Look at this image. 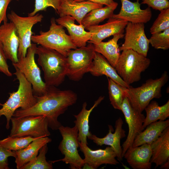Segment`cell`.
<instances>
[{"mask_svg": "<svg viewBox=\"0 0 169 169\" xmlns=\"http://www.w3.org/2000/svg\"><path fill=\"white\" fill-rule=\"evenodd\" d=\"M36 96L37 101L34 105L26 109H17L13 117L44 115L47 118L49 127L53 130H58L62 125L58 120V117L77 100V95L73 91L60 90L55 86H49L45 94Z\"/></svg>", "mask_w": 169, "mask_h": 169, "instance_id": "cell-1", "label": "cell"}, {"mask_svg": "<svg viewBox=\"0 0 169 169\" xmlns=\"http://www.w3.org/2000/svg\"><path fill=\"white\" fill-rule=\"evenodd\" d=\"M35 54L38 56V63L43 71L46 85L57 87L61 84L67 76L66 57L54 50L41 45L37 47Z\"/></svg>", "mask_w": 169, "mask_h": 169, "instance_id": "cell-2", "label": "cell"}, {"mask_svg": "<svg viewBox=\"0 0 169 169\" xmlns=\"http://www.w3.org/2000/svg\"><path fill=\"white\" fill-rule=\"evenodd\" d=\"M14 74L19 82L17 90L9 93L10 96L0 109V117L4 115L6 118V128H10V122L15 111L20 108L25 109L34 105L37 101L31 83L24 75L18 69L15 68Z\"/></svg>", "mask_w": 169, "mask_h": 169, "instance_id": "cell-3", "label": "cell"}, {"mask_svg": "<svg viewBox=\"0 0 169 169\" xmlns=\"http://www.w3.org/2000/svg\"><path fill=\"white\" fill-rule=\"evenodd\" d=\"M168 78L167 72L165 71L160 78L148 79L140 87H123L125 96L134 108L142 112L152 99L161 97V88Z\"/></svg>", "mask_w": 169, "mask_h": 169, "instance_id": "cell-4", "label": "cell"}, {"mask_svg": "<svg viewBox=\"0 0 169 169\" xmlns=\"http://www.w3.org/2000/svg\"><path fill=\"white\" fill-rule=\"evenodd\" d=\"M150 59L131 49L122 51L115 68L123 81L129 85L141 79V75L149 66Z\"/></svg>", "mask_w": 169, "mask_h": 169, "instance_id": "cell-5", "label": "cell"}, {"mask_svg": "<svg viewBox=\"0 0 169 169\" xmlns=\"http://www.w3.org/2000/svg\"><path fill=\"white\" fill-rule=\"evenodd\" d=\"M31 40L34 44L54 50L66 57L70 50L77 48L70 36L66 33L64 27L57 24L54 18L51 19L49 30L41 31L39 34L33 35Z\"/></svg>", "mask_w": 169, "mask_h": 169, "instance_id": "cell-6", "label": "cell"}, {"mask_svg": "<svg viewBox=\"0 0 169 169\" xmlns=\"http://www.w3.org/2000/svg\"><path fill=\"white\" fill-rule=\"evenodd\" d=\"M58 130L62 137L58 148L64 155V157L58 160L50 161L53 163L61 161L69 164V168L71 169H82L84 162L78 153L79 141L77 127L75 125L70 127L61 125Z\"/></svg>", "mask_w": 169, "mask_h": 169, "instance_id": "cell-7", "label": "cell"}, {"mask_svg": "<svg viewBox=\"0 0 169 169\" xmlns=\"http://www.w3.org/2000/svg\"><path fill=\"white\" fill-rule=\"evenodd\" d=\"M95 52L94 45L91 43L69 51L66 56L67 76L70 80L79 81L89 72Z\"/></svg>", "mask_w": 169, "mask_h": 169, "instance_id": "cell-8", "label": "cell"}, {"mask_svg": "<svg viewBox=\"0 0 169 169\" xmlns=\"http://www.w3.org/2000/svg\"><path fill=\"white\" fill-rule=\"evenodd\" d=\"M37 47L36 44H32L27 50L25 56L18 58V61L12 64L31 83L34 95L40 96L46 93L49 87L43 81L40 69L35 61Z\"/></svg>", "mask_w": 169, "mask_h": 169, "instance_id": "cell-9", "label": "cell"}, {"mask_svg": "<svg viewBox=\"0 0 169 169\" xmlns=\"http://www.w3.org/2000/svg\"><path fill=\"white\" fill-rule=\"evenodd\" d=\"M10 120L12 126L10 136L38 138L50 135L45 116L32 115L19 118L12 117Z\"/></svg>", "mask_w": 169, "mask_h": 169, "instance_id": "cell-10", "label": "cell"}, {"mask_svg": "<svg viewBox=\"0 0 169 169\" xmlns=\"http://www.w3.org/2000/svg\"><path fill=\"white\" fill-rule=\"evenodd\" d=\"M7 17L14 25L19 39L18 58L25 57L28 49L32 44L31 38L33 34L32 28L34 25L41 22L44 16L37 13L33 16L22 17L11 11L8 14Z\"/></svg>", "mask_w": 169, "mask_h": 169, "instance_id": "cell-11", "label": "cell"}, {"mask_svg": "<svg viewBox=\"0 0 169 169\" xmlns=\"http://www.w3.org/2000/svg\"><path fill=\"white\" fill-rule=\"evenodd\" d=\"M145 28L144 23L128 22L125 28V41L119 47L120 51L131 49L146 57L150 43Z\"/></svg>", "mask_w": 169, "mask_h": 169, "instance_id": "cell-12", "label": "cell"}, {"mask_svg": "<svg viewBox=\"0 0 169 169\" xmlns=\"http://www.w3.org/2000/svg\"><path fill=\"white\" fill-rule=\"evenodd\" d=\"M128 127V133L125 141L122 146V156L127 150L132 147L134 140L144 129L143 123L145 118L143 114L133 108L127 98L123 100L121 110Z\"/></svg>", "mask_w": 169, "mask_h": 169, "instance_id": "cell-13", "label": "cell"}, {"mask_svg": "<svg viewBox=\"0 0 169 169\" xmlns=\"http://www.w3.org/2000/svg\"><path fill=\"white\" fill-rule=\"evenodd\" d=\"M79 144L80 151L84 154V164L91 169H97L104 164L116 165L119 163L116 159V155L110 146L104 149L93 150L86 144L79 141Z\"/></svg>", "mask_w": 169, "mask_h": 169, "instance_id": "cell-14", "label": "cell"}, {"mask_svg": "<svg viewBox=\"0 0 169 169\" xmlns=\"http://www.w3.org/2000/svg\"><path fill=\"white\" fill-rule=\"evenodd\" d=\"M121 7L119 13L113 15L112 18H118L133 23H146L152 17L150 8H141L139 0L133 2L129 0H120Z\"/></svg>", "mask_w": 169, "mask_h": 169, "instance_id": "cell-15", "label": "cell"}, {"mask_svg": "<svg viewBox=\"0 0 169 169\" xmlns=\"http://www.w3.org/2000/svg\"><path fill=\"white\" fill-rule=\"evenodd\" d=\"M19 39L15 27L12 22H3L0 26V45L7 59L13 63L18 60Z\"/></svg>", "mask_w": 169, "mask_h": 169, "instance_id": "cell-16", "label": "cell"}, {"mask_svg": "<svg viewBox=\"0 0 169 169\" xmlns=\"http://www.w3.org/2000/svg\"><path fill=\"white\" fill-rule=\"evenodd\" d=\"M123 121L121 117H119L115 121V130L112 133L113 129L111 125H109L108 133L104 137L100 138L91 133L87 138L93 141L97 146H102L104 145L110 146L116 155V157L119 161L122 160V149L120 145L121 139L125 136V131L122 128Z\"/></svg>", "mask_w": 169, "mask_h": 169, "instance_id": "cell-17", "label": "cell"}, {"mask_svg": "<svg viewBox=\"0 0 169 169\" xmlns=\"http://www.w3.org/2000/svg\"><path fill=\"white\" fill-rule=\"evenodd\" d=\"M128 22L111 17L102 25L90 26L85 28L91 33L89 43L97 44L105 38L115 34L124 33Z\"/></svg>", "mask_w": 169, "mask_h": 169, "instance_id": "cell-18", "label": "cell"}, {"mask_svg": "<svg viewBox=\"0 0 169 169\" xmlns=\"http://www.w3.org/2000/svg\"><path fill=\"white\" fill-rule=\"evenodd\" d=\"M103 6L88 1L76 2L74 0H61L58 14L59 17L70 16L81 24L82 19L87 13Z\"/></svg>", "mask_w": 169, "mask_h": 169, "instance_id": "cell-19", "label": "cell"}, {"mask_svg": "<svg viewBox=\"0 0 169 169\" xmlns=\"http://www.w3.org/2000/svg\"><path fill=\"white\" fill-rule=\"evenodd\" d=\"M152 154L150 144H144L128 148L123 157L133 169H150Z\"/></svg>", "mask_w": 169, "mask_h": 169, "instance_id": "cell-20", "label": "cell"}, {"mask_svg": "<svg viewBox=\"0 0 169 169\" xmlns=\"http://www.w3.org/2000/svg\"><path fill=\"white\" fill-rule=\"evenodd\" d=\"M55 20L58 24L66 28L73 43L77 48L86 45L87 42L91 38V33L85 31L82 24H76L75 19L73 17L66 16L59 17Z\"/></svg>", "mask_w": 169, "mask_h": 169, "instance_id": "cell-21", "label": "cell"}, {"mask_svg": "<svg viewBox=\"0 0 169 169\" xmlns=\"http://www.w3.org/2000/svg\"><path fill=\"white\" fill-rule=\"evenodd\" d=\"M89 72L95 76L105 75L123 87L129 88L131 86L123 81L107 59L98 52L95 53Z\"/></svg>", "mask_w": 169, "mask_h": 169, "instance_id": "cell-22", "label": "cell"}, {"mask_svg": "<svg viewBox=\"0 0 169 169\" xmlns=\"http://www.w3.org/2000/svg\"><path fill=\"white\" fill-rule=\"evenodd\" d=\"M150 145L152 152L151 162L155 164V168L169 160V126Z\"/></svg>", "mask_w": 169, "mask_h": 169, "instance_id": "cell-23", "label": "cell"}, {"mask_svg": "<svg viewBox=\"0 0 169 169\" xmlns=\"http://www.w3.org/2000/svg\"><path fill=\"white\" fill-rule=\"evenodd\" d=\"M51 139L48 136L39 137L21 150L14 151L16 153L15 162L17 169L34 159L38 154L40 149L45 145L51 142Z\"/></svg>", "mask_w": 169, "mask_h": 169, "instance_id": "cell-24", "label": "cell"}, {"mask_svg": "<svg viewBox=\"0 0 169 169\" xmlns=\"http://www.w3.org/2000/svg\"><path fill=\"white\" fill-rule=\"evenodd\" d=\"M104 97L100 96L95 102L93 106L89 110L86 109L87 104L84 102L79 113L74 116L76 119L74 122L78 130V141L82 143L88 144L87 136L91 133L89 131V119L90 113L104 99Z\"/></svg>", "mask_w": 169, "mask_h": 169, "instance_id": "cell-25", "label": "cell"}, {"mask_svg": "<svg viewBox=\"0 0 169 169\" xmlns=\"http://www.w3.org/2000/svg\"><path fill=\"white\" fill-rule=\"evenodd\" d=\"M124 36L123 33H117L107 42L94 44L95 52L102 55L115 68L120 55L118 42Z\"/></svg>", "mask_w": 169, "mask_h": 169, "instance_id": "cell-26", "label": "cell"}, {"mask_svg": "<svg viewBox=\"0 0 169 169\" xmlns=\"http://www.w3.org/2000/svg\"><path fill=\"white\" fill-rule=\"evenodd\" d=\"M169 126V120L156 121L149 124L135 138L132 147L144 144H151L156 140L163 131Z\"/></svg>", "mask_w": 169, "mask_h": 169, "instance_id": "cell-27", "label": "cell"}, {"mask_svg": "<svg viewBox=\"0 0 169 169\" xmlns=\"http://www.w3.org/2000/svg\"><path fill=\"white\" fill-rule=\"evenodd\" d=\"M118 3L94 9L87 13L82 19L81 24L85 28L86 27L98 25L106 19L111 18L114 14Z\"/></svg>", "mask_w": 169, "mask_h": 169, "instance_id": "cell-28", "label": "cell"}, {"mask_svg": "<svg viewBox=\"0 0 169 169\" xmlns=\"http://www.w3.org/2000/svg\"><path fill=\"white\" fill-rule=\"evenodd\" d=\"M146 112L143 127L144 129L150 123L158 120H164L169 117V100L159 106L156 101H152L145 108Z\"/></svg>", "mask_w": 169, "mask_h": 169, "instance_id": "cell-29", "label": "cell"}, {"mask_svg": "<svg viewBox=\"0 0 169 169\" xmlns=\"http://www.w3.org/2000/svg\"><path fill=\"white\" fill-rule=\"evenodd\" d=\"M107 78L110 104L114 109L121 111L123 101L125 96L123 87L109 78Z\"/></svg>", "mask_w": 169, "mask_h": 169, "instance_id": "cell-30", "label": "cell"}, {"mask_svg": "<svg viewBox=\"0 0 169 169\" xmlns=\"http://www.w3.org/2000/svg\"><path fill=\"white\" fill-rule=\"evenodd\" d=\"M38 138L30 136L18 137L9 136L0 140V145L9 150L16 151L24 148Z\"/></svg>", "mask_w": 169, "mask_h": 169, "instance_id": "cell-31", "label": "cell"}, {"mask_svg": "<svg viewBox=\"0 0 169 169\" xmlns=\"http://www.w3.org/2000/svg\"><path fill=\"white\" fill-rule=\"evenodd\" d=\"M48 150L47 144L39 150V154L34 159L24 165L20 169H52V163L46 161V155Z\"/></svg>", "mask_w": 169, "mask_h": 169, "instance_id": "cell-32", "label": "cell"}, {"mask_svg": "<svg viewBox=\"0 0 169 169\" xmlns=\"http://www.w3.org/2000/svg\"><path fill=\"white\" fill-rule=\"evenodd\" d=\"M149 39L150 44L155 49L168 50L169 49V28L152 34Z\"/></svg>", "mask_w": 169, "mask_h": 169, "instance_id": "cell-33", "label": "cell"}, {"mask_svg": "<svg viewBox=\"0 0 169 169\" xmlns=\"http://www.w3.org/2000/svg\"><path fill=\"white\" fill-rule=\"evenodd\" d=\"M150 28L151 34L162 32L169 28V8L163 9Z\"/></svg>", "mask_w": 169, "mask_h": 169, "instance_id": "cell-34", "label": "cell"}, {"mask_svg": "<svg viewBox=\"0 0 169 169\" xmlns=\"http://www.w3.org/2000/svg\"><path fill=\"white\" fill-rule=\"evenodd\" d=\"M33 10L29 13L28 16H33L40 11H46L47 8L51 7L58 14L61 0H35Z\"/></svg>", "mask_w": 169, "mask_h": 169, "instance_id": "cell-35", "label": "cell"}, {"mask_svg": "<svg viewBox=\"0 0 169 169\" xmlns=\"http://www.w3.org/2000/svg\"><path fill=\"white\" fill-rule=\"evenodd\" d=\"M14 151L9 150L0 145V169H8V158L16 156Z\"/></svg>", "mask_w": 169, "mask_h": 169, "instance_id": "cell-36", "label": "cell"}, {"mask_svg": "<svg viewBox=\"0 0 169 169\" xmlns=\"http://www.w3.org/2000/svg\"><path fill=\"white\" fill-rule=\"evenodd\" d=\"M141 4H146L148 7L160 11L169 8L168 0H141Z\"/></svg>", "mask_w": 169, "mask_h": 169, "instance_id": "cell-37", "label": "cell"}, {"mask_svg": "<svg viewBox=\"0 0 169 169\" xmlns=\"http://www.w3.org/2000/svg\"><path fill=\"white\" fill-rule=\"evenodd\" d=\"M7 59L0 45V71L8 76L11 77L12 76V74L9 70Z\"/></svg>", "mask_w": 169, "mask_h": 169, "instance_id": "cell-38", "label": "cell"}, {"mask_svg": "<svg viewBox=\"0 0 169 169\" xmlns=\"http://www.w3.org/2000/svg\"><path fill=\"white\" fill-rule=\"evenodd\" d=\"M11 0H0V26L2 22H7L6 14L8 7Z\"/></svg>", "mask_w": 169, "mask_h": 169, "instance_id": "cell-39", "label": "cell"}, {"mask_svg": "<svg viewBox=\"0 0 169 169\" xmlns=\"http://www.w3.org/2000/svg\"><path fill=\"white\" fill-rule=\"evenodd\" d=\"M76 2L88 1L91 2L106 6H110L114 4L116 2L113 0H74Z\"/></svg>", "mask_w": 169, "mask_h": 169, "instance_id": "cell-40", "label": "cell"}, {"mask_svg": "<svg viewBox=\"0 0 169 169\" xmlns=\"http://www.w3.org/2000/svg\"><path fill=\"white\" fill-rule=\"evenodd\" d=\"M160 168L161 169H168L169 168V160L161 165Z\"/></svg>", "mask_w": 169, "mask_h": 169, "instance_id": "cell-41", "label": "cell"}, {"mask_svg": "<svg viewBox=\"0 0 169 169\" xmlns=\"http://www.w3.org/2000/svg\"><path fill=\"white\" fill-rule=\"evenodd\" d=\"M16 0V1H19V0Z\"/></svg>", "mask_w": 169, "mask_h": 169, "instance_id": "cell-42", "label": "cell"}]
</instances>
